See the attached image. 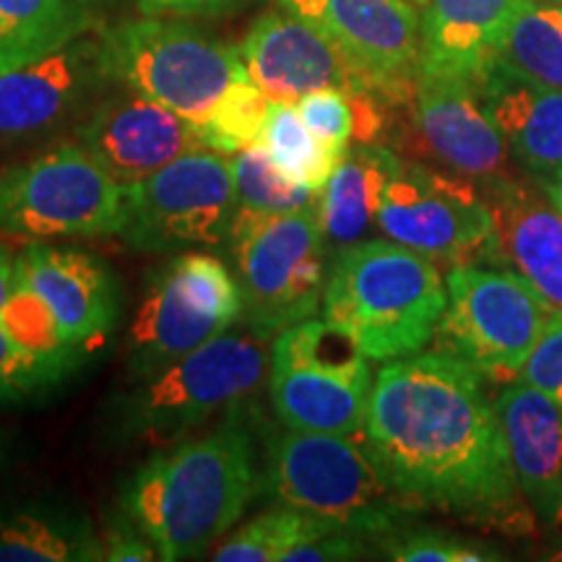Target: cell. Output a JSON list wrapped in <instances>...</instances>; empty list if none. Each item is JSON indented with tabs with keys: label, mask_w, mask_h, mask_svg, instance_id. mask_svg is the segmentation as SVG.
I'll return each instance as SVG.
<instances>
[{
	"label": "cell",
	"mask_w": 562,
	"mask_h": 562,
	"mask_svg": "<svg viewBox=\"0 0 562 562\" xmlns=\"http://www.w3.org/2000/svg\"><path fill=\"white\" fill-rule=\"evenodd\" d=\"M364 537L334 526L313 542L297 547L286 562H334V560H360L364 552Z\"/></svg>",
	"instance_id": "37"
},
{
	"label": "cell",
	"mask_w": 562,
	"mask_h": 562,
	"mask_svg": "<svg viewBox=\"0 0 562 562\" xmlns=\"http://www.w3.org/2000/svg\"><path fill=\"white\" fill-rule=\"evenodd\" d=\"M125 186L76 138L45 144L0 172V232L30 243L121 235Z\"/></svg>",
	"instance_id": "8"
},
{
	"label": "cell",
	"mask_w": 562,
	"mask_h": 562,
	"mask_svg": "<svg viewBox=\"0 0 562 562\" xmlns=\"http://www.w3.org/2000/svg\"><path fill=\"white\" fill-rule=\"evenodd\" d=\"M229 154L195 149L149 178L125 186L121 237L136 252H182L229 240L237 220Z\"/></svg>",
	"instance_id": "12"
},
{
	"label": "cell",
	"mask_w": 562,
	"mask_h": 562,
	"mask_svg": "<svg viewBox=\"0 0 562 562\" xmlns=\"http://www.w3.org/2000/svg\"><path fill=\"white\" fill-rule=\"evenodd\" d=\"M302 121L307 123L323 144L331 146L334 151L347 154L355 144V102L347 89H321L313 94L302 97L297 102Z\"/></svg>",
	"instance_id": "34"
},
{
	"label": "cell",
	"mask_w": 562,
	"mask_h": 562,
	"mask_svg": "<svg viewBox=\"0 0 562 562\" xmlns=\"http://www.w3.org/2000/svg\"><path fill=\"white\" fill-rule=\"evenodd\" d=\"M370 360L326 318H307L271 339L269 402L281 427L362 435L372 391Z\"/></svg>",
	"instance_id": "9"
},
{
	"label": "cell",
	"mask_w": 562,
	"mask_h": 562,
	"mask_svg": "<svg viewBox=\"0 0 562 562\" xmlns=\"http://www.w3.org/2000/svg\"><path fill=\"white\" fill-rule=\"evenodd\" d=\"M336 45L364 87L412 102L419 76V13L406 0H279Z\"/></svg>",
	"instance_id": "15"
},
{
	"label": "cell",
	"mask_w": 562,
	"mask_h": 562,
	"mask_svg": "<svg viewBox=\"0 0 562 562\" xmlns=\"http://www.w3.org/2000/svg\"><path fill=\"white\" fill-rule=\"evenodd\" d=\"M237 53L273 104H297L321 89H368L331 40L284 9L252 21Z\"/></svg>",
	"instance_id": "18"
},
{
	"label": "cell",
	"mask_w": 562,
	"mask_h": 562,
	"mask_svg": "<svg viewBox=\"0 0 562 562\" xmlns=\"http://www.w3.org/2000/svg\"><path fill=\"white\" fill-rule=\"evenodd\" d=\"M402 165L381 144H351L318 195V220L328 248L339 250L368 240L378 229L385 186Z\"/></svg>",
	"instance_id": "25"
},
{
	"label": "cell",
	"mask_w": 562,
	"mask_h": 562,
	"mask_svg": "<svg viewBox=\"0 0 562 562\" xmlns=\"http://www.w3.org/2000/svg\"><path fill=\"white\" fill-rule=\"evenodd\" d=\"M94 26L81 0H0V74L47 58Z\"/></svg>",
	"instance_id": "26"
},
{
	"label": "cell",
	"mask_w": 562,
	"mask_h": 562,
	"mask_svg": "<svg viewBox=\"0 0 562 562\" xmlns=\"http://www.w3.org/2000/svg\"><path fill=\"white\" fill-rule=\"evenodd\" d=\"M110 79L165 104L195 125L220 108L232 83L248 79L237 47L165 16L123 19L100 32Z\"/></svg>",
	"instance_id": "6"
},
{
	"label": "cell",
	"mask_w": 562,
	"mask_h": 562,
	"mask_svg": "<svg viewBox=\"0 0 562 562\" xmlns=\"http://www.w3.org/2000/svg\"><path fill=\"white\" fill-rule=\"evenodd\" d=\"M533 3H542V5H562V0H533Z\"/></svg>",
	"instance_id": "43"
},
{
	"label": "cell",
	"mask_w": 562,
	"mask_h": 562,
	"mask_svg": "<svg viewBox=\"0 0 562 562\" xmlns=\"http://www.w3.org/2000/svg\"><path fill=\"white\" fill-rule=\"evenodd\" d=\"M336 524L323 521L313 513L273 505L252 516L235 533L216 547L211 560L216 562H286L297 547L334 529Z\"/></svg>",
	"instance_id": "28"
},
{
	"label": "cell",
	"mask_w": 562,
	"mask_h": 562,
	"mask_svg": "<svg viewBox=\"0 0 562 562\" xmlns=\"http://www.w3.org/2000/svg\"><path fill=\"white\" fill-rule=\"evenodd\" d=\"M378 232L435 263L484 258L492 237V209L469 178L404 161L385 186Z\"/></svg>",
	"instance_id": "13"
},
{
	"label": "cell",
	"mask_w": 562,
	"mask_h": 562,
	"mask_svg": "<svg viewBox=\"0 0 562 562\" xmlns=\"http://www.w3.org/2000/svg\"><path fill=\"white\" fill-rule=\"evenodd\" d=\"M11 451H13V440H11V435L0 430V472H3L5 463H9V459H11Z\"/></svg>",
	"instance_id": "41"
},
{
	"label": "cell",
	"mask_w": 562,
	"mask_h": 562,
	"mask_svg": "<svg viewBox=\"0 0 562 562\" xmlns=\"http://www.w3.org/2000/svg\"><path fill=\"white\" fill-rule=\"evenodd\" d=\"M554 560H562V550H560L558 554H554Z\"/></svg>",
	"instance_id": "45"
},
{
	"label": "cell",
	"mask_w": 562,
	"mask_h": 562,
	"mask_svg": "<svg viewBox=\"0 0 562 562\" xmlns=\"http://www.w3.org/2000/svg\"><path fill=\"white\" fill-rule=\"evenodd\" d=\"M81 360L42 355L0 323V404L37 402L74 375Z\"/></svg>",
	"instance_id": "31"
},
{
	"label": "cell",
	"mask_w": 562,
	"mask_h": 562,
	"mask_svg": "<svg viewBox=\"0 0 562 562\" xmlns=\"http://www.w3.org/2000/svg\"><path fill=\"white\" fill-rule=\"evenodd\" d=\"M480 94L529 178H554L562 170V91L537 87L495 63L480 79Z\"/></svg>",
	"instance_id": "23"
},
{
	"label": "cell",
	"mask_w": 562,
	"mask_h": 562,
	"mask_svg": "<svg viewBox=\"0 0 562 562\" xmlns=\"http://www.w3.org/2000/svg\"><path fill=\"white\" fill-rule=\"evenodd\" d=\"M487 378L446 349L383 364L372 381L364 442L402 495L472 521H529L490 402Z\"/></svg>",
	"instance_id": "1"
},
{
	"label": "cell",
	"mask_w": 562,
	"mask_h": 562,
	"mask_svg": "<svg viewBox=\"0 0 562 562\" xmlns=\"http://www.w3.org/2000/svg\"><path fill=\"white\" fill-rule=\"evenodd\" d=\"M112 87L100 34H83L47 58L0 74V151L74 133Z\"/></svg>",
	"instance_id": "14"
},
{
	"label": "cell",
	"mask_w": 562,
	"mask_h": 562,
	"mask_svg": "<svg viewBox=\"0 0 562 562\" xmlns=\"http://www.w3.org/2000/svg\"><path fill=\"white\" fill-rule=\"evenodd\" d=\"M13 290H16V252L0 243V315L9 305Z\"/></svg>",
	"instance_id": "39"
},
{
	"label": "cell",
	"mask_w": 562,
	"mask_h": 562,
	"mask_svg": "<svg viewBox=\"0 0 562 562\" xmlns=\"http://www.w3.org/2000/svg\"><path fill=\"white\" fill-rule=\"evenodd\" d=\"M235 0H138V9L146 16H201L229 9Z\"/></svg>",
	"instance_id": "38"
},
{
	"label": "cell",
	"mask_w": 562,
	"mask_h": 562,
	"mask_svg": "<svg viewBox=\"0 0 562 562\" xmlns=\"http://www.w3.org/2000/svg\"><path fill=\"white\" fill-rule=\"evenodd\" d=\"M258 497L313 513L360 537H385L422 510L389 482L364 435L290 427L266 438Z\"/></svg>",
	"instance_id": "4"
},
{
	"label": "cell",
	"mask_w": 562,
	"mask_h": 562,
	"mask_svg": "<svg viewBox=\"0 0 562 562\" xmlns=\"http://www.w3.org/2000/svg\"><path fill=\"white\" fill-rule=\"evenodd\" d=\"M560 13H562V5H560Z\"/></svg>",
	"instance_id": "46"
},
{
	"label": "cell",
	"mask_w": 562,
	"mask_h": 562,
	"mask_svg": "<svg viewBox=\"0 0 562 562\" xmlns=\"http://www.w3.org/2000/svg\"><path fill=\"white\" fill-rule=\"evenodd\" d=\"M83 5H87L89 11H97V9H104V5H110V3H115V0H81Z\"/></svg>",
	"instance_id": "42"
},
{
	"label": "cell",
	"mask_w": 562,
	"mask_h": 562,
	"mask_svg": "<svg viewBox=\"0 0 562 562\" xmlns=\"http://www.w3.org/2000/svg\"><path fill=\"white\" fill-rule=\"evenodd\" d=\"M104 560L108 562H154L159 560L157 547L138 529L128 513L115 508L102 526Z\"/></svg>",
	"instance_id": "36"
},
{
	"label": "cell",
	"mask_w": 562,
	"mask_h": 562,
	"mask_svg": "<svg viewBox=\"0 0 562 562\" xmlns=\"http://www.w3.org/2000/svg\"><path fill=\"white\" fill-rule=\"evenodd\" d=\"M492 237L484 258L524 277L554 307H562V214L531 180L497 178L484 186Z\"/></svg>",
	"instance_id": "20"
},
{
	"label": "cell",
	"mask_w": 562,
	"mask_h": 562,
	"mask_svg": "<svg viewBox=\"0 0 562 562\" xmlns=\"http://www.w3.org/2000/svg\"><path fill=\"white\" fill-rule=\"evenodd\" d=\"M232 175H235L240 211H250V214H290V211L318 206L321 193L286 178L273 165L263 144L245 146V149L232 154Z\"/></svg>",
	"instance_id": "30"
},
{
	"label": "cell",
	"mask_w": 562,
	"mask_h": 562,
	"mask_svg": "<svg viewBox=\"0 0 562 562\" xmlns=\"http://www.w3.org/2000/svg\"><path fill=\"white\" fill-rule=\"evenodd\" d=\"M529 0H427L419 74L480 81L495 66L513 19Z\"/></svg>",
	"instance_id": "22"
},
{
	"label": "cell",
	"mask_w": 562,
	"mask_h": 562,
	"mask_svg": "<svg viewBox=\"0 0 562 562\" xmlns=\"http://www.w3.org/2000/svg\"><path fill=\"white\" fill-rule=\"evenodd\" d=\"M385 558L398 562H490L503 560L492 547L435 529H396L383 537Z\"/></svg>",
	"instance_id": "33"
},
{
	"label": "cell",
	"mask_w": 562,
	"mask_h": 562,
	"mask_svg": "<svg viewBox=\"0 0 562 562\" xmlns=\"http://www.w3.org/2000/svg\"><path fill=\"white\" fill-rule=\"evenodd\" d=\"M269 339L248 326L229 328L146 378H136L108 404V435L117 446L167 440L229 412L263 389Z\"/></svg>",
	"instance_id": "5"
},
{
	"label": "cell",
	"mask_w": 562,
	"mask_h": 562,
	"mask_svg": "<svg viewBox=\"0 0 562 562\" xmlns=\"http://www.w3.org/2000/svg\"><path fill=\"white\" fill-rule=\"evenodd\" d=\"M448 292L438 266L385 240L334 250L323 290V318L339 326L370 362L417 355L435 339Z\"/></svg>",
	"instance_id": "3"
},
{
	"label": "cell",
	"mask_w": 562,
	"mask_h": 562,
	"mask_svg": "<svg viewBox=\"0 0 562 562\" xmlns=\"http://www.w3.org/2000/svg\"><path fill=\"white\" fill-rule=\"evenodd\" d=\"M261 144L273 165L292 182L321 193L326 188L344 154L326 146L302 121L297 104H271Z\"/></svg>",
	"instance_id": "29"
},
{
	"label": "cell",
	"mask_w": 562,
	"mask_h": 562,
	"mask_svg": "<svg viewBox=\"0 0 562 562\" xmlns=\"http://www.w3.org/2000/svg\"><path fill=\"white\" fill-rule=\"evenodd\" d=\"M16 284L42 302L63 347L81 357L108 341L121 323V279L83 248L30 243L16 252Z\"/></svg>",
	"instance_id": "16"
},
{
	"label": "cell",
	"mask_w": 562,
	"mask_h": 562,
	"mask_svg": "<svg viewBox=\"0 0 562 562\" xmlns=\"http://www.w3.org/2000/svg\"><path fill=\"white\" fill-rule=\"evenodd\" d=\"M542 188L547 191V195H550V201L554 203V209H558L560 214H562V170L554 175V178L542 182Z\"/></svg>",
	"instance_id": "40"
},
{
	"label": "cell",
	"mask_w": 562,
	"mask_h": 562,
	"mask_svg": "<svg viewBox=\"0 0 562 562\" xmlns=\"http://www.w3.org/2000/svg\"><path fill=\"white\" fill-rule=\"evenodd\" d=\"M0 562H104L102 531L63 497L0 501Z\"/></svg>",
	"instance_id": "24"
},
{
	"label": "cell",
	"mask_w": 562,
	"mask_h": 562,
	"mask_svg": "<svg viewBox=\"0 0 562 562\" xmlns=\"http://www.w3.org/2000/svg\"><path fill=\"white\" fill-rule=\"evenodd\" d=\"M243 321L235 271L214 252L182 250L146 281L125 339L131 381L214 341Z\"/></svg>",
	"instance_id": "10"
},
{
	"label": "cell",
	"mask_w": 562,
	"mask_h": 562,
	"mask_svg": "<svg viewBox=\"0 0 562 562\" xmlns=\"http://www.w3.org/2000/svg\"><path fill=\"white\" fill-rule=\"evenodd\" d=\"M227 243L243 294V326L271 341L294 323L315 318L331 263L318 206L290 214L237 211Z\"/></svg>",
	"instance_id": "7"
},
{
	"label": "cell",
	"mask_w": 562,
	"mask_h": 562,
	"mask_svg": "<svg viewBox=\"0 0 562 562\" xmlns=\"http://www.w3.org/2000/svg\"><path fill=\"white\" fill-rule=\"evenodd\" d=\"M412 112L425 151L448 170L484 186L508 175L510 149L484 108L480 81L419 74Z\"/></svg>",
	"instance_id": "19"
},
{
	"label": "cell",
	"mask_w": 562,
	"mask_h": 562,
	"mask_svg": "<svg viewBox=\"0 0 562 562\" xmlns=\"http://www.w3.org/2000/svg\"><path fill=\"white\" fill-rule=\"evenodd\" d=\"M406 3H412V5H425L427 0H406Z\"/></svg>",
	"instance_id": "44"
},
{
	"label": "cell",
	"mask_w": 562,
	"mask_h": 562,
	"mask_svg": "<svg viewBox=\"0 0 562 562\" xmlns=\"http://www.w3.org/2000/svg\"><path fill=\"white\" fill-rule=\"evenodd\" d=\"M70 136L121 186L149 178L182 154L206 149L201 125L117 83Z\"/></svg>",
	"instance_id": "17"
},
{
	"label": "cell",
	"mask_w": 562,
	"mask_h": 562,
	"mask_svg": "<svg viewBox=\"0 0 562 562\" xmlns=\"http://www.w3.org/2000/svg\"><path fill=\"white\" fill-rule=\"evenodd\" d=\"M495 63L537 87L562 91V13L558 5L529 0L513 19Z\"/></svg>",
	"instance_id": "27"
},
{
	"label": "cell",
	"mask_w": 562,
	"mask_h": 562,
	"mask_svg": "<svg viewBox=\"0 0 562 562\" xmlns=\"http://www.w3.org/2000/svg\"><path fill=\"white\" fill-rule=\"evenodd\" d=\"M448 302L435 339L438 349L467 360L487 381H518L554 311L513 269L459 263L446 277Z\"/></svg>",
	"instance_id": "11"
},
{
	"label": "cell",
	"mask_w": 562,
	"mask_h": 562,
	"mask_svg": "<svg viewBox=\"0 0 562 562\" xmlns=\"http://www.w3.org/2000/svg\"><path fill=\"white\" fill-rule=\"evenodd\" d=\"M518 381L550 393L562 406V307L552 311L537 347L531 349L529 360L518 372Z\"/></svg>",
	"instance_id": "35"
},
{
	"label": "cell",
	"mask_w": 562,
	"mask_h": 562,
	"mask_svg": "<svg viewBox=\"0 0 562 562\" xmlns=\"http://www.w3.org/2000/svg\"><path fill=\"white\" fill-rule=\"evenodd\" d=\"M495 409L524 501L542 521H562V406L550 393L513 381Z\"/></svg>",
	"instance_id": "21"
},
{
	"label": "cell",
	"mask_w": 562,
	"mask_h": 562,
	"mask_svg": "<svg viewBox=\"0 0 562 562\" xmlns=\"http://www.w3.org/2000/svg\"><path fill=\"white\" fill-rule=\"evenodd\" d=\"M271 104L269 97L250 81V76L232 83L214 115L201 125L206 149L237 154L245 146L261 144Z\"/></svg>",
	"instance_id": "32"
},
{
	"label": "cell",
	"mask_w": 562,
	"mask_h": 562,
	"mask_svg": "<svg viewBox=\"0 0 562 562\" xmlns=\"http://www.w3.org/2000/svg\"><path fill=\"white\" fill-rule=\"evenodd\" d=\"M256 432L248 406L214 430L146 456L117 484V508L157 547L159 560L203 558L258 497Z\"/></svg>",
	"instance_id": "2"
}]
</instances>
